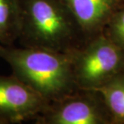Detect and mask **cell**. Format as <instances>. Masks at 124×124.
<instances>
[{
  "label": "cell",
  "mask_w": 124,
  "mask_h": 124,
  "mask_svg": "<svg viewBox=\"0 0 124 124\" xmlns=\"http://www.w3.org/2000/svg\"><path fill=\"white\" fill-rule=\"evenodd\" d=\"M18 40L22 47L70 53L76 37L75 19L63 0H17Z\"/></svg>",
  "instance_id": "cell-2"
},
{
  "label": "cell",
  "mask_w": 124,
  "mask_h": 124,
  "mask_svg": "<svg viewBox=\"0 0 124 124\" xmlns=\"http://www.w3.org/2000/svg\"><path fill=\"white\" fill-rule=\"evenodd\" d=\"M114 29L118 39L124 44V12L118 17L114 25Z\"/></svg>",
  "instance_id": "cell-9"
},
{
  "label": "cell",
  "mask_w": 124,
  "mask_h": 124,
  "mask_svg": "<svg viewBox=\"0 0 124 124\" xmlns=\"http://www.w3.org/2000/svg\"><path fill=\"white\" fill-rule=\"evenodd\" d=\"M0 44H1V43H0Z\"/></svg>",
  "instance_id": "cell-11"
},
{
  "label": "cell",
  "mask_w": 124,
  "mask_h": 124,
  "mask_svg": "<svg viewBox=\"0 0 124 124\" xmlns=\"http://www.w3.org/2000/svg\"><path fill=\"white\" fill-rule=\"evenodd\" d=\"M76 84L82 87L93 85L118 68L120 53L115 46L104 40L94 43L82 53H69Z\"/></svg>",
  "instance_id": "cell-4"
},
{
  "label": "cell",
  "mask_w": 124,
  "mask_h": 124,
  "mask_svg": "<svg viewBox=\"0 0 124 124\" xmlns=\"http://www.w3.org/2000/svg\"><path fill=\"white\" fill-rule=\"evenodd\" d=\"M79 28L87 31L100 23L110 12L114 0H63Z\"/></svg>",
  "instance_id": "cell-6"
},
{
  "label": "cell",
  "mask_w": 124,
  "mask_h": 124,
  "mask_svg": "<svg viewBox=\"0 0 124 124\" xmlns=\"http://www.w3.org/2000/svg\"><path fill=\"white\" fill-rule=\"evenodd\" d=\"M106 102L118 119L124 120V81H115L103 90Z\"/></svg>",
  "instance_id": "cell-8"
},
{
  "label": "cell",
  "mask_w": 124,
  "mask_h": 124,
  "mask_svg": "<svg viewBox=\"0 0 124 124\" xmlns=\"http://www.w3.org/2000/svg\"><path fill=\"white\" fill-rule=\"evenodd\" d=\"M48 102L15 75H0V120L19 123L36 118Z\"/></svg>",
  "instance_id": "cell-3"
},
{
  "label": "cell",
  "mask_w": 124,
  "mask_h": 124,
  "mask_svg": "<svg viewBox=\"0 0 124 124\" xmlns=\"http://www.w3.org/2000/svg\"><path fill=\"white\" fill-rule=\"evenodd\" d=\"M49 103L42 114L36 118L37 123L53 124H96L99 123L94 106L86 98L67 95Z\"/></svg>",
  "instance_id": "cell-5"
},
{
  "label": "cell",
  "mask_w": 124,
  "mask_h": 124,
  "mask_svg": "<svg viewBox=\"0 0 124 124\" xmlns=\"http://www.w3.org/2000/svg\"><path fill=\"white\" fill-rule=\"evenodd\" d=\"M19 35V7L17 0H0V43L13 45Z\"/></svg>",
  "instance_id": "cell-7"
},
{
  "label": "cell",
  "mask_w": 124,
  "mask_h": 124,
  "mask_svg": "<svg viewBox=\"0 0 124 124\" xmlns=\"http://www.w3.org/2000/svg\"><path fill=\"white\" fill-rule=\"evenodd\" d=\"M0 58L9 64L13 75L48 103L69 95L77 85L69 53L0 44Z\"/></svg>",
  "instance_id": "cell-1"
},
{
  "label": "cell",
  "mask_w": 124,
  "mask_h": 124,
  "mask_svg": "<svg viewBox=\"0 0 124 124\" xmlns=\"http://www.w3.org/2000/svg\"><path fill=\"white\" fill-rule=\"evenodd\" d=\"M0 124H3V123H2V121H1V120H0Z\"/></svg>",
  "instance_id": "cell-10"
}]
</instances>
